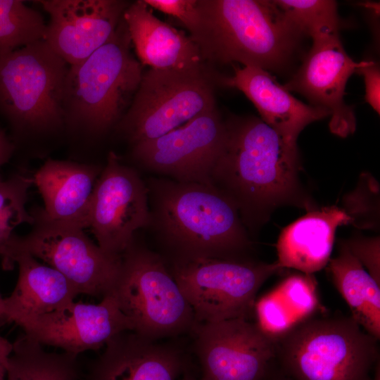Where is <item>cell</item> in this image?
Listing matches in <instances>:
<instances>
[{
  "instance_id": "6da1fadb",
  "label": "cell",
  "mask_w": 380,
  "mask_h": 380,
  "mask_svg": "<svg viewBox=\"0 0 380 380\" xmlns=\"http://www.w3.org/2000/svg\"><path fill=\"white\" fill-rule=\"evenodd\" d=\"M227 125L226 146L210 181L236 205L246 229L264 223L278 206L305 205L296 142L256 117L228 121Z\"/></svg>"
},
{
  "instance_id": "7a4b0ae2",
  "label": "cell",
  "mask_w": 380,
  "mask_h": 380,
  "mask_svg": "<svg viewBox=\"0 0 380 380\" xmlns=\"http://www.w3.org/2000/svg\"><path fill=\"white\" fill-rule=\"evenodd\" d=\"M148 225L173 262L202 258L242 260L252 248L234 202L213 186L150 178Z\"/></svg>"
},
{
  "instance_id": "3957f363",
  "label": "cell",
  "mask_w": 380,
  "mask_h": 380,
  "mask_svg": "<svg viewBox=\"0 0 380 380\" xmlns=\"http://www.w3.org/2000/svg\"><path fill=\"white\" fill-rule=\"evenodd\" d=\"M196 8L190 37L213 62L280 70L302 35L274 0H196Z\"/></svg>"
},
{
  "instance_id": "277c9868",
  "label": "cell",
  "mask_w": 380,
  "mask_h": 380,
  "mask_svg": "<svg viewBox=\"0 0 380 380\" xmlns=\"http://www.w3.org/2000/svg\"><path fill=\"white\" fill-rule=\"evenodd\" d=\"M131 45L122 18L106 44L82 62L69 65L63 101L65 121L102 133L122 119L143 75Z\"/></svg>"
},
{
  "instance_id": "5b68a950",
  "label": "cell",
  "mask_w": 380,
  "mask_h": 380,
  "mask_svg": "<svg viewBox=\"0 0 380 380\" xmlns=\"http://www.w3.org/2000/svg\"><path fill=\"white\" fill-rule=\"evenodd\" d=\"M275 346L290 380H368L379 362V340L350 316H315Z\"/></svg>"
},
{
  "instance_id": "8992f818",
  "label": "cell",
  "mask_w": 380,
  "mask_h": 380,
  "mask_svg": "<svg viewBox=\"0 0 380 380\" xmlns=\"http://www.w3.org/2000/svg\"><path fill=\"white\" fill-rule=\"evenodd\" d=\"M113 293L133 331L150 339L192 331L197 324L162 257L134 240L122 255Z\"/></svg>"
},
{
  "instance_id": "52a82bcc",
  "label": "cell",
  "mask_w": 380,
  "mask_h": 380,
  "mask_svg": "<svg viewBox=\"0 0 380 380\" xmlns=\"http://www.w3.org/2000/svg\"><path fill=\"white\" fill-rule=\"evenodd\" d=\"M69 65L41 39L0 56V113L35 129L61 125Z\"/></svg>"
},
{
  "instance_id": "ba28073f",
  "label": "cell",
  "mask_w": 380,
  "mask_h": 380,
  "mask_svg": "<svg viewBox=\"0 0 380 380\" xmlns=\"http://www.w3.org/2000/svg\"><path fill=\"white\" fill-rule=\"evenodd\" d=\"M281 267L276 262L202 258L172 263V276L197 323L249 319L262 285Z\"/></svg>"
},
{
  "instance_id": "9c48e42d",
  "label": "cell",
  "mask_w": 380,
  "mask_h": 380,
  "mask_svg": "<svg viewBox=\"0 0 380 380\" xmlns=\"http://www.w3.org/2000/svg\"><path fill=\"white\" fill-rule=\"evenodd\" d=\"M215 108L213 88L203 66L151 68L142 75L119 126L134 145L163 136Z\"/></svg>"
},
{
  "instance_id": "30bf717a",
  "label": "cell",
  "mask_w": 380,
  "mask_h": 380,
  "mask_svg": "<svg viewBox=\"0 0 380 380\" xmlns=\"http://www.w3.org/2000/svg\"><path fill=\"white\" fill-rule=\"evenodd\" d=\"M31 232L14 235L10 245L9 264L14 252L23 251L39 258L61 273L77 289L102 299L113 292L120 277L122 257L110 255L95 244L77 227L53 221L42 209L32 213Z\"/></svg>"
},
{
  "instance_id": "8fae6325",
  "label": "cell",
  "mask_w": 380,
  "mask_h": 380,
  "mask_svg": "<svg viewBox=\"0 0 380 380\" xmlns=\"http://www.w3.org/2000/svg\"><path fill=\"white\" fill-rule=\"evenodd\" d=\"M227 122L217 108L156 139L133 145L145 168L170 179L213 186L210 174L227 140Z\"/></svg>"
},
{
  "instance_id": "7c38bea8",
  "label": "cell",
  "mask_w": 380,
  "mask_h": 380,
  "mask_svg": "<svg viewBox=\"0 0 380 380\" xmlns=\"http://www.w3.org/2000/svg\"><path fill=\"white\" fill-rule=\"evenodd\" d=\"M150 221L146 184L110 152L95 184L87 228L103 251L122 257L134 241L135 232L148 227Z\"/></svg>"
},
{
  "instance_id": "4fadbf2b",
  "label": "cell",
  "mask_w": 380,
  "mask_h": 380,
  "mask_svg": "<svg viewBox=\"0 0 380 380\" xmlns=\"http://www.w3.org/2000/svg\"><path fill=\"white\" fill-rule=\"evenodd\" d=\"M192 331L200 380H262L276 360L275 343L249 319L197 323Z\"/></svg>"
},
{
  "instance_id": "5bb4252c",
  "label": "cell",
  "mask_w": 380,
  "mask_h": 380,
  "mask_svg": "<svg viewBox=\"0 0 380 380\" xmlns=\"http://www.w3.org/2000/svg\"><path fill=\"white\" fill-rule=\"evenodd\" d=\"M364 63L347 54L339 34L312 40L303 63L284 86L305 96L310 105L327 110L331 132L344 138L356 129L354 110L344 100L346 83Z\"/></svg>"
},
{
  "instance_id": "9a60e30c",
  "label": "cell",
  "mask_w": 380,
  "mask_h": 380,
  "mask_svg": "<svg viewBox=\"0 0 380 380\" xmlns=\"http://www.w3.org/2000/svg\"><path fill=\"white\" fill-rule=\"evenodd\" d=\"M23 333L42 346H51L78 355L105 346L125 331H133L114 293L97 304L72 302L64 308L23 321Z\"/></svg>"
},
{
  "instance_id": "2e32d148",
  "label": "cell",
  "mask_w": 380,
  "mask_h": 380,
  "mask_svg": "<svg viewBox=\"0 0 380 380\" xmlns=\"http://www.w3.org/2000/svg\"><path fill=\"white\" fill-rule=\"evenodd\" d=\"M37 2L50 18L44 40L69 65L85 60L106 43L129 4L119 0Z\"/></svg>"
},
{
  "instance_id": "e0dca14e",
  "label": "cell",
  "mask_w": 380,
  "mask_h": 380,
  "mask_svg": "<svg viewBox=\"0 0 380 380\" xmlns=\"http://www.w3.org/2000/svg\"><path fill=\"white\" fill-rule=\"evenodd\" d=\"M186 368L178 349L125 331L108 341L80 380H179Z\"/></svg>"
},
{
  "instance_id": "ac0fdd59",
  "label": "cell",
  "mask_w": 380,
  "mask_h": 380,
  "mask_svg": "<svg viewBox=\"0 0 380 380\" xmlns=\"http://www.w3.org/2000/svg\"><path fill=\"white\" fill-rule=\"evenodd\" d=\"M223 82L242 91L262 121L294 142L307 125L329 116L327 110L296 99L269 71L258 67H234V75Z\"/></svg>"
},
{
  "instance_id": "d6986e66",
  "label": "cell",
  "mask_w": 380,
  "mask_h": 380,
  "mask_svg": "<svg viewBox=\"0 0 380 380\" xmlns=\"http://www.w3.org/2000/svg\"><path fill=\"white\" fill-rule=\"evenodd\" d=\"M150 8L138 0L129 4L122 16L140 62L153 69L202 67L200 50L191 38L160 20Z\"/></svg>"
},
{
  "instance_id": "ffe728a7",
  "label": "cell",
  "mask_w": 380,
  "mask_h": 380,
  "mask_svg": "<svg viewBox=\"0 0 380 380\" xmlns=\"http://www.w3.org/2000/svg\"><path fill=\"white\" fill-rule=\"evenodd\" d=\"M11 262L18 266V278L11 294L4 298L3 321L18 326L25 320L64 308L79 295L61 273L26 252H14Z\"/></svg>"
},
{
  "instance_id": "44dd1931",
  "label": "cell",
  "mask_w": 380,
  "mask_h": 380,
  "mask_svg": "<svg viewBox=\"0 0 380 380\" xmlns=\"http://www.w3.org/2000/svg\"><path fill=\"white\" fill-rule=\"evenodd\" d=\"M101 170L96 166L47 160L33 179L44 199V214L64 224L85 229L89 208Z\"/></svg>"
},
{
  "instance_id": "7402d4cb",
  "label": "cell",
  "mask_w": 380,
  "mask_h": 380,
  "mask_svg": "<svg viewBox=\"0 0 380 380\" xmlns=\"http://www.w3.org/2000/svg\"><path fill=\"white\" fill-rule=\"evenodd\" d=\"M353 222L346 210L336 205L309 212L281 232L277 262L281 269L313 274L329 263L337 227Z\"/></svg>"
},
{
  "instance_id": "603a6c76",
  "label": "cell",
  "mask_w": 380,
  "mask_h": 380,
  "mask_svg": "<svg viewBox=\"0 0 380 380\" xmlns=\"http://www.w3.org/2000/svg\"><path fill=\"white\" fill-rule=\"evenodd\" d=\"M322 309L314 274H293L256 299L254 322L276 343Z\"/></svg>"
},
{
  "instance_id": "cb8c5ba5",
  "label": "cell",
  "mask_w": 380,
  "mask_h": 380,
  "mask_svg": "<svg viewBox=\"0 0 380 380\" xmlns=\"http://www.w3.org/2000/svg\"><path fill=\"white\" fill-rule=\"evenodd\" d=\"M332 282L348 305L351 317L369 334L380 339V284L351 253L344 241L329 261Z\"/></svg>"
},
{
  "instance_id": "d4e9b609",
  "label": "cell",
  "mask_w": 380,
  "mask_h": 380,
  "mask_svg": "<svg viewBox=\"0 0 380 380\" xmlns=\"http://www.w3.org/2000/svg\"><path fill=\"white\" fill-rule=\"evenodd\" d=\"M25 334L13 343L6 380H80L82 371L78 355L48 352Z\"/></svg>"
},
{
  "instance_id": "484cf974",
  "label": "cell",
  "mask_w": 380,
  "mask_h": 380,
  "mask_svg": "<svg viewBox=\"0 0 380 380\" xmlns=\"http://www.w3.org/2000/svg\"><path fill=\"white\" fill-rule=\"evenodd\" d=\"M42 15L20 0H0V56L44 39Z\"/></svg>"
},
{
  "instance_id": "4316f807",
  "label": "cell",
  "mask_w": 380,
  "mask_h": 380,
  "mask_svg": "<svg viewBox=\"0 0 380 380\" xmlns=\"http://www.w3.org/2000/svg\"><path fill=\"white\" fill-rule=\"evenodd\" d=\"M32 183V179L21 175L0 180V257L4 270H10L9 250L14 229L34 221L32 214L25 209L27 191Z\"/></svg>"
},
{
  "instance_id": "83f0119b",
  "label": "cell",
  "mask_w": 380,
  "mask_h": 380,
  "mask_svg": "<svg viewBox=\"0 0 380 380\" xmlns=\"http://www.w3.org/2000/svg\"><path fill=\"white\" fill-rule=\"evenodd\" d=\"M288 19L312 40L338 34L337 3L331 0H274Z\"/></svg>"
},
{
  "instance_id": "f1b7e54d",
  "label": "cell",
  "mask_w": 380,
  "mask_h": 380,
  "mask_svg": "<svg viewBox=\"0 0 380 380\" xmlns=\"http://www.w3.org/2000/svg\"><path fill=\"white\" fill-rule=\"evenodd\" d=\"M150 7L179 20L190 34L198 23L196 0H144Z\"/></svg>"
},
{
  "instance_id": "f546056e",
  "label": "cell",
  "mask_w": 380,
  "mask_h": 380,
  "mask_svg": "<svg viewBox=\"0 0 380 380\" xmlns=\"http://www.w3.org/2000/svg\"><path fill=\"white\" fill-rule=\"evenodd\" d=\"M351 253L380 284L379 239H353L344 241Z\"/></svg>"
},
{
  "instance_id": "4dcf8cb0",
  "label": "cell",
  "mask_w": 380,
  "mask_h": 380,
  "mask_svg": "<svg viewBox=\"0 0 380 380\" xmlns=\"http://www.w3.org/2000/svg\"><path fill=\"white\" fill-rule=\"evenodd\" d=\"M363 76L365 87V100L372 108L380 112V71L378 65L372 61H365L357 72Z\"/></svg>"
},
{
  "instance_id": "1f68e13d",
  "label": "cell",
  "mask_w": 380,
  "mask_h": 380,
  "mask_svg": "<svg viewBox=\"0 0 380 380\" xmlns=\"http://www.w3.org/2000/svg\"><path fill=\"white\" fill-rule=\"evenodd\" d=\"M13 350V343L0 335V380H4L8 358Z\"/></svg>"
},
{
  "instance_id": "d6a6232c",
  "label": "cell",
  "mask_w": 380,
  "mask_h": 380,
  "mask_svg": "<svg viewBox=\"0 0 380 380\" xmlns=\"http://www.w3.org/2000/svg\"><path fill=\"white\" fill-rule=\"evenodd\" d=\"M13 148L14 146L8 137L0 129V167L8 162L12 154Z\"/></svg>"
},
{
  "instance_id": "836d02e7",
  "label": "cell",
  "mask_w": 380,
  "mask_h": 380,
  "mask_svg": "<svg viewBox=\"0 0 380 380\" xmlns=\"http://www.w3.org/2000/svg\"><path fill=\"white\" fill-rule=\"evenodd\" d=\"M262 380H290V379L286 376H285L279 369H275L274 367L272 366Z\"/></svg>"
},
{
  "instance_id": "e575fe53",
  "label": "cell",
  "mask_w": 380,
  "mask_h": 380,
  "mask_svg": "<svg viewBox=\"0 0 380 380\" xmlns=\"http://www.w3.org/2000/svg\"><path fill=\"white\" fill-rule=\"evenodd\" d=\"M368 380H380V366L379 362L377 363L375 367V372L372 379L369 378Z\"/></svg>"
},
{
  "instance_id": "d590c367",
  "label": "cell",
  "mask_w": 380,
  "mask_h": 380,
  "mask_svg": "<svg viewBox=\"0 0 380 380\" xmlns=\"http://www.w3.org/2000/svg\"><path fill=\"white\" fill-rule=\"evenodd\" d=\"M179 380H200L189 373H185Z\"/></svg>"
},
{
  "instance_id": "8d00e7d4",
  "label": "cell",
  "mask_w": 380,
  "mask_h": 380,
  "mask_svg": "<svg viewBox=\"0 0 380 380\" xmlns=\"http://www.w3.org/2000/svg\"><path fill=\"white\" fill-rule=\"evenodd\" d=\"M3 301L4 298L0 295V323L3 321Z\"/></svg>"
}]
</instances>
